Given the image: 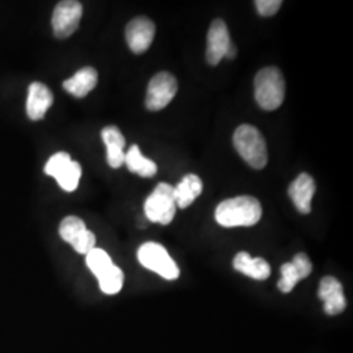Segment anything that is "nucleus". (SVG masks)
I'll return each mask as SVG.
<instances>
[{"mask_svg":"<svg viewBox=\"0 0 353 353\" xmlns=\"http://www.w3.org/2000/svg\"><path fill=\"white\" fill-rule=\"evenodd\" d=\"M214 219L224 228L252 227L262 219V205L249 195L230 198L217 205Z\"/></svg>","mask_w":353,"mask_h":353,"instance_id":"1","label":"nucleus"},{"mask_svg":"<svg viewBox=\"0 0 353 353\" xmlns=\"http://www.w3.org/2000/svg\"><path fill=\"white\" fill-rule=\"evenodd\" d=\"M233 267L241 274L255 279L265 280L271 275V267L263 258H252L250 254L241 252L233 259Z\"/></svg>","mask_w":353,"mask_h":353,"instance_id":"17","label":"nucleus"},{"mask_svg":"<svg viewBox=\"0 0 353 353\" xmlns=\"http://www.w3.org/2000/svg\"><path fill=\"white\" fill-rule=\"evenodd\" d=\"M281 6H283L281 0H256L255 1L256 11L263 17L274 16L280 10Z\"/></svg>","mask_w":353,"mask_h":353,"instance_id":"24","label":"nucleus"},{"mask_svg":"<svg viewBox=\"0 0 353 353\" xmlns=\"http://www.w3.org/2000/svg\"><path fill=\"white\" fill-rule=\"evenodd\" d=\"M236 55H237V48H236V45L230 43V46H229V49H228L227 54H225V58H228V59H234V58H236Z\"/></svg>","mask_w":353,"mask_h":353,"instance_id":"25","label":"nucleus"},{"mask_svg":"<svg viewBox=\"0 0 353 353\" xmlns=\"http://www.w3.org/2000/svg\"><path fill=\"white\" fill-rule=\"evenodd\" d=\"M233 145L241 157L254 169H263L268 161L267 144L261 131L252 125H242L234 131Z\"/></svg>","mask_w":353,"mask_h":353,"instance_id":"3","label":"nucleus"},{"mask_svg":"<svg viewBox=\"0 0 353 353\" xmlns=\"http://www.w3.org/2000/svg\"><path fill=\"white\" fill-rule=\"evenodd\" d=\"M178 90L176 76L170 72H159L153 76L148 84L145 106L151 112H159L166 108L174 99Z\"/></svg>","mask_w":353,"mask_h":353,"instance_id":"7","label":"nucleus"},{"mask_svg":"<svg viewBox=\"0 0 353 353\" xmlns=\"http://www.w3.org/2000/svg\"><path fill=\"white\" fill-rule=\"evenodd\" d=\"M316 194V182L314 178L301 173L297 176L288 189V195L300 214H307L312 212V199Z\"/></svg>","mask_w":353,"mask_h":353,"instance_id":"13","label":"nucleus"},{"mask_svg":"<svg viewBox=\"0 0 353 353\" xmlns=\"http://www.w3.org/2000/svg\"><path fill=\"white\" fill-rule=\"evenodd\" d=\"M71 245L79 254L87 255L96 248V236L90 230L85 229Z\"/></svg>","mask_w":353,"mask_h":353,"instance_id":"23","label":"nucleus"},{"mask_svg":"<svg viewBox=\"0 0 353 353\" xmlns=\"http://www.w3.org/2000/svg\"><path fill=\"white\" fill-rule=\"evenodd\" d=\"M99 83V74L93 67H83L75 75L67 79L63 83L65 92L76 99H83L92 92Z\"/></svg>","mask_w":353,"mask_h":353,"instance_id":"16","label":"nucleus"},{"mask_svg":"<svg viewBox=\"0 0 353 353\" xmlns=\"http://www.w3.org/2000/svg\"><path fill=\"white\" fill-rule=\"evenodd\" d=\"M318 296L323 301V309L328 316H338L347 307L343 285L334 276H325L321 280Z\"/></svg>","mask_w":353,"mask_h":353,"instance_id":"12","label":"nucleus"},{"mask_svg":"<svg viewBox=\"0 0 353 353\" xmlns=\"http://www.w3.org/2000/svg\"><path fill=\"white\" fill-rule=\"evenodd\" d=\"M83 16V6L76 0L59 1L52 13L51 24L55 37L59 39L68 38L74 34Z\"/></svg>","mask_w":353,"mask_h":353,"instance_id":"8","label":"nucleus"},{"mask_svg":"<svg viewBox=\"0 0 353 353\" xmlns=\"http://www.w3.org/2000/svg\"><path fill=\"white\" fill-rule=\"evenodd\" d=\"M125 164L127 165L130 172L143 176V178H151V176H156V173H157L156 163L144 157L137 144L131 145L128 152H126Z\"/></svg>","mask_w":353,"mask_h":353,"instance_id":"19","label":"nucleus"},{"mask_svg":"<svg viewBox=\"0 0 353 353\" xmlns=\"http://www.w3.org/2000/svg\"><path fill=\"white\" fill-rule=\"evenodd\" d=\"M174 188L166 182H161L152 191L144 203L145 217L156 224L168 225L173 221L176 204L174 201Z\"/></svg>","mask_w":353,"mask_h":353,"instance_id":"4","label":"nucleus"},{"mask_svg":"<svg viewBox=\"0 0 353 353\" xmlns=\"http://www.w3.org/2000/svg\"><path fill=\"white\" fill-rule=\"evenodd\" d=\"M313 271V265L309 256L303 252H299L293 256L290 263L281 265V279L279 280V290L283 293H290L296 287V284L306 279Z\"/></svg>","mask_w":353,"mask_h":353,"instance_id":"11","label":"nucleus"},{"mask_svg":"<svg viewBox=\"0 0 353 353\" xmlns=\"http://www.w3.org/2000/svg\"><path fill=\"white\" fill-rule=\"evenodd\" d=\"M202 191L203 182L199 176L192 173L183 176L173 191L176 207L188 208L202 194Z\"/></svg>","mask_w":353,"mask_h":353,"instance_id":"18","label":"nucleus"},{"mask_svg":"<svg viewBox=\"0 0 353 353\" xmlns=\"http://www.w3.org/2000/svg\"><path fill=\"white\" fill-rule=\"evenodd\" d=\"M85 262H87L89 270L93 272V275L97 279L102 276L114 265L110 255L105 250L97 249V248H94L92 252L87 254Z\"/></svg>","mask_w":353,"mask_h":353,"instance_id":"21","label":"nucleus"},{"mask_svg":"<svg viewBox=\"0 0 353 353\" xmlns=\"http://www.w3.org/2000/svg\"><path fill=\"white\" fill-rule=\"evenodd\" d=\"M87 229L85 223L77 216H67L64 217L59 225V234L62 240L72 243L74 241Z\"/></svg>","mask_w":353,"mask_h":353,"instance_id":"22","label":"nucleus"},{"mask_svg":"<svg viewBox=\"0 0 353 353\" xmlns=\"http://www.w3.org/2000/svg\"><path fill=\"white\" fill-rule=\"evenodd\" d=\"M140 265L151 270L166 280H176L179 276V268L163 245L156 242H145L138 250Z\"/></svg>","mask_w":353,"mask_h":353,"instance_id":"5","label":"nucleus"},{"mask_svg":"<svg viewBox=\"0 0 353 353\" xmlns=\"http://www.w3.org/2000/svg\"><path fill=\"white\" fill-rule=\"evenodd\" d=\"M123 281H125L123 271L115 265H112L102 276L99 278L100 288L106 294L119 293L123 287Z\"/></svg>","mask_w":353,"mask_h":353,"instance_id":"20","label":"nucleus"},{"mask_svg":"<svg viewBox=\"0 0 353 353\" xmlns=\"http://www.w3.org/2000/svg\"><path fill=\"white\" fill-rule=\"evenodd\" d=\"M54 102V96L50 89L45 84L34 81L28 89V100H26V114L29 119L39 121L45 117L46 112L50 109Z\"/></svg>","mask_w":353,"mask_h":353,"instance_id":"14","label":"nucleus"},{"mask_svg":"<svg viewBox=\"0 0 353 353\" xmlns=\"http://www.w3.org/2000/svg\"><path fill=\"white\" fill-rule=\"evenodd\" d=\"M102 140L106 145V160L113 169H118L125 164L126 157V139L122 135L121 130L117 126L105 127L101 131Z\"/></svg>","mask_w":353,"mask_h":353,"instance_id":"15","label":"nucleus"},{"mask_svg":"<svg viewBox=\"0 0 353 353\" xmlns=\"http://www.w3.org/2000/svg\"><path fill=\"white\" fill-rule=\"evenodd\" d=\"M45 173L54 176L64 191L72 192L79 186L81 166L77 161H72L67 152H58L45 165Z\"/></svg>","mask_w":353,"mask_h":353,"instance_id":"6","label":"nucleus"},{"mask_svg":"<svg viewBox=\"0 0 353 353\" xmlns=\"http://www.w3.org/2000/svg\"><path fill=\"white\" fill-rule=\"evenodd\" d=\"M255 100L265 112L276 110L285 97V80L278 67H265L254 79Z\"/></svg>","mask_w":353,"mask_h":353,"instance_id":"2","label":"nucleus"},{"mask_svg":"<svg viewBox=\"0 0 353 353\" xmlns=\"http://www.w3.org/2000/svg\"><path fill=\"white\" fill-rule=\"evenodd\" d=\"M230 34L227 24L221 19L212 21L207 36V62L211 65H217L225 58L228 49L230 46Z\"/></svg>","mask_w":353,"mask_h":353,"instance_id":"10","label":"nucleus"},{"mask_svg":"<svg viewBox=\"0 0 353 353\" xmlns=\"http://www.w3.org/2000/svg\"><path fill=\"white\" fill-rule=\"evenodd\" d=\"M156 33V26L151 19L138 16L126 26V41L130 50L143 54L150 49Z\"/></svg>","mask_w":353,"mask_h":353,"instance_id":"9","label":"nucleus"}]
</instances>
